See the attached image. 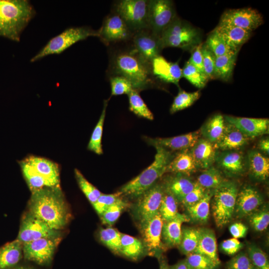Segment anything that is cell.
<instances>
[{"label": "cell", "mask_w": 269, "mask_h": 269, "mask_svg": "<svg viewBox=\"0 0 269 269\" xmlns=\"http://www.w3.org/2000/svg\"><path fill=\"white\" fill-rule=\"evenodd\" d=\"M29 212L44 222L51 228H64L70 213L59 186L44 187L32 192Z\"/></svg>", "instance_id": "obj_1"}, {"label": "cell", "mask_w": 269, "mask_h": 269, "mask_svg": "<svg viewBox=\"0 0 269 269\" xmlns=\"http://www.w3.org/2000/svg\"><path fill=\"white\" fill-rule=\"evenodd\" d=\"M36 14L27 0H0V36L19 42L21 34Z\"/></svg>", "instance_id": "obj_2"}, {"label": "cell", "mask_w": 269, "mask_h": 269, "mask_svg": "<svg viewBox=\"0 0 269 269\" xmlns=\"http://www.w3.org/2000/svg\"><path fill=\"white\" fill-rule=\"evenodd\" d=\"M156 152L153 162L139 174L120 189L122 195L138 197L155 184L165 173L174 156L171 151L159 146H154Z\"/></svg>", "instance_id": "obj_3"}, {"label": "cell", "mask_w": 269, "mask_h": 269, "mask_svg": "<svg viewBox=\"0 0 269 269\" xmlns=\"http://www.w3.org/2000/svg\"><path fill=\"white\" fill-rule=\"evenodd\" d=\"M113 66L115 75L127 78L134 89H144L152 82L151 64L145 61L135 49L117 54Z\"/></svg>", "instance_id": "obj_4"}, {"label": "cell", "mask_w": 269, "mask_h": 269, "mask_svg": "<svg viewBox=\"0 0 269 269\" xmlns=\"http://www.w3.org/2000/svg\"><path fill=\"white\" fill-rule=\"evenodd\" d=\"M162 48L177 47L191 51L202 42L200 30L177 16L160 36Z\"/></svg>", "instance_id": "obj_5"}, {"label": "cell", "mask_w": 269, "mask_h": 269, "mask_svg": "<svg viewBox=\"0 0 269 269\" xmlns=\"http://www.w3.org/2000/svg\"><path fill=\"white\" fill-rule=\"evenodd\" d=\"M238 191L236 184L228 181L214 190L212 211L217 227H223L232 219Z\"/></svg>", "instance_id": "obj_6"}, {"label": "cell", "mask_w": 269, "mask_h": 269, "mask_svg": "<svg viewBox=\"0 0 269 269\" xmlns=\"http://www.w3.org/2000/svg\"><path fill=\"white\" fill-rule=\"evenodd\" d=\"M90 36H99L98 31L89 27H72L51 39L30 60L34 62L52 54H59L80 40Z\"/></svg>", "instance_id": "obj_7"}, {"label": "cell", "mask_w": 269, "mask_h": 269, "mask_svg": "<svg viewBox=\"0 0 269 269\" xmlns=\"http://www.w3.org/2000/svg\"><path fill=\"white\" fill-rule=\"evenodd\" d=\"M116 12L133 33L149 28L148 0H120L116 5Z\"/></svg>", "instance_id": "obj_8"}, {"label": "cell", "mask_w": 269, "mask_h": 269, "mask_svg": "<svg viewBox=\"0 0 269 269\" xmlns=\"http://www.w3.org/2000/svg\"><path fill=\"white\" fill-rule=\"evenodd\" d=\"M164 193L163 185L155 184L138 197L133 214L140 228L159 212Z\"/></svg>", "instance_id": "obj_9"}, {"label": "cell", "mask_w": 269, "mask_h": 269, "mask_svg": "<svg viewBox=\"0 0 269 269\" xmlns=\"http://www.w3.org/2000/svg\"><path fill=\"white\" fill-rule=\"evenodd\" d=\"M148 29L159 37L177 16L173 2L170 0H148Z\"/></svg>", "instance_id": "obj_10"}, {"label": "cell", "mask_w": 269, "mask_h": 269, "mask_svg": "<svg viewBox=\"0 0 269 269\" xmlns=\"http://www.w3.org/2000/svg\"><path fill=\"white\" fill-rule=\"evenodd\" d=\"M60 232L30 212L23 217L17 240L22 244L41 238L59 239Z\"/></svg>", "instance_id": "obj_11"}, {"label": "cell", "mask_w": 269, "mask_h": 269, "mask_svg": "<svg viewBox=\"0 0 269 269\" xmlns=\"http://www.w3.org/2000/svg\"><path fill=\"white\" fill-rule=\"evenodd\" d=\"M264 22L263 17L257 10L252 8L230 9L222 15L219 24L237 27L252 32Z\"/></svg>", "instance_id": "obj_12"}, {"label": "cell", "mask_w": 269, "mask_h": 269, "mask_svg": "<svg viewBox=\"0 0 269 269\" xmlns=\"http://www.w3.org/2000/svg\"><path fill=\"white\" fill-rule=\"evenodd\" d=\"M59 239L44 238L22 244L24 259L40 266L49 265Z\"/></svg>", "instance_id": "obj_13"}, {"label": "cell", "mask_w": 269, "mask_h": 269, "mask_svg": "<svg viewBox=\"0 0 269 269\" xmlns=\"http://www.w3.org/2000/svg\"><path fill=\"white\" fill-rule=\"evenodd\" d=\"M133 42L136 51L150 64L154 58L160 55L163 49L160 38L153 34L148 28L135 32Z\"/></svg>", "instance_id": "obj_14"}, {"label": "cell", "mask_w": 269, "mask_h": 269, "mask_svg": "<svg viewBox=\"0 0 269 269\" xmlns=\"http://www.w3.org/2000/svg\"><path fill=\"white\" fill-rule=\"evenodd\" d=\"M98 31V37L106 43L128 39L133 33L116 12L108 16Z\"/></svg>", "instance_id": "obj_15"}, {"label": "cell", "mask_w": 269, "mask_h": 269, "mask_svg": "<svg viewBox=\"0 0 269 269\" xmlns=\"http://www.w3.org/2000/svg\"><path fill=\"white\" fill-rule=\"evenodd\" d=\"M263 203V198L260 193L251 186H246L238 191L234 216L238 218L248 217Z\"/></svg>", "instance_id": "obj_16"}, {"label": "cell", "mask_w": 269, "mask_h": 269, "mask_svg": "<svg viewBox=\"0 0 269 269\" xmlns=\"http://www.w3.org/2000/svg\"><path fill=\"white\" fill-rule=\"evenodd\" d=\"M163 224V221L158 212L140 228L148 251L153 253L158 258L161 257Z\"/></svg>", "instance_id": "obj_17"}, {"label": "cell", "mask_w": 269, "mask_h": 269, "mask_svg": "<svg viewBox=\"0 0 269 269\" xmlns=\"http://www.w3.org/2000/svg\"><path fill=\"white\" fill-rule=\"evenodd\" d=\"M224 119L249 138H254L269 132L268 119L225 116Z\"/></svg>", "instance_id": "obj_18"}, {"label": "cell", "mask_w": 269, "mask_h": 269, "mask_svg": "<svg viewBox=\"0 0 269 269\" xmlns=\"http://www.w3.org/2000/svg\"><path fill=\"white\" fill-rule=\"evenodd\" d=\"M152 74L166 83H173L179 87L181 78L182 69L177 62H171L159 55L154 58L151 63Z\"/></svg>", "instance_id": "obj_19"}, {"label": "cell", "mask_w": 269, "mask_h": 269, "mask_svg": "<svg viewBox=\"0 0 269 269\" xmlns=\"http://www.w3.org/2000/svg\"><path fill=\"white\" fill-rule=\"evenodd\" d=\"M200 131L166 138H145L146 141L153 146H159L172 150L191 148L200 138Z\"/></svg>", "instance_id": "obj_20"}, {"label": "cell", "mask_w": 269, "mask_h": 269, "mask_svg": "<svg viewBox=\"0 0 269 269\" xmlns=\"http://www.w3.org/2000/svg\"><path fill=\"white\" fill-rule=\"evenodd\" d=\"M216 149L214 143L204 138H199L189 150L197 168L205 169L215 162Z\"/></svg>", "instance_id": "obj_21"}, {"label": "cell", "mask_w": 269, "mask_h": 269, "mask_svg": "<svg viewBox=\"0 0 269 269\" xmlns=\"http://www.w3.org/2000/svg\"><path fill=\"white\" fill-rule=\"evenodd\" d=\"M214 30L234 51H239L241 46L251 37L252 33V32L237 27L221 24H219Z\"/></svg>", "instance_id": "obj_22"}, {"label": "cell", "mask_w": 269, "mask_h": 269, "mask_svg": "<svg viewBox=\"0 0 269 269\" xmlns=\"http://www.w3.org/2000/svg\"><path fill=\"white\" fill-rule=\"evenodd\" d=\"M215 161L219 167L230 175H238L245 170L244 157L237 151H224L217 155Z\"/></svg>", "instance_id": "obj_23"}, {"label": "cell", "mask_w": 269, "mask_h": 269, "mask_svg": "<svg viewBox=\"0 0 269 269\" xmlns=\"http://www.w3.org/2000/svg\"><path fill=\"white\" fill-rule=\"evenodd\" d=\"M225 128L221 138L214 144L217 149L224 151L235 150L247 144L250 138L233 125L225 122Z\"/></svg>", "instance_id": "obj_24"}, {"label": "cell", "mask_w": 269, "mask_h": 269, "mask_svg": "<svg viewBox=\"0 0 269 269\" xmlns=\"http://www.w3.org/2000/svg\"><path fill=\"white\" fill-rule=\"evenodd\" d=\"M190 221L187 215L178 213L173 219L163 222L162 239L167 247L179 246L182 237V224Z\"/></svg>", "instance_id": "obj_25"}, {"label": "cell", "mask_w": 269, "mask_h": 269, "mask_svg": "<svg viewBox=\"0 0 269 269\" xmlns=\"http://www.w3.org/2000/svg\"><path fill=\"white\" fill-rule=\"evenodd\" d=\"M194 253L204 255L220 265L216 239L213 230L205 228L199 229V240Z\"/></svg>", "instance_id": "obj_26"}, {"label": "cell", "mask_w": 269, "mask_h": 269, "mask_svg": "<svg viewBox=\"0 0 269 269\" xmlns=\"http://www.w3.org/2000/svg\"><path fill=\"white\" fill-rule=\"evenodd\" d=\"M195 183L187 176L176 174L167 180L163 187L165 192L171 194L181 203L185 196L193 189Z\"/></svg>", "instance_id": "obj_27"}, {"label": "cell", "mask_w": 269, "mask_h": 269, "mask_svg": "<svg viewBox=\"0 0 269 269\" xmlns=\"http://www.w3.org/2000/svg\"><path fill=\"white\" fill-rule=\"evenodd\" d=\"M24 161L54 185L59 186V173L57 164L48 159L34 156H29Z\"/></svg>", "instance_id": "obj_28"}, {"label": "cell", "mask_w": 269, "mask_h": 269, "mask_svg": "<svg viewBox=\"0 0 269 269\" xmlns=\"http://www.w3.org/2000/svg\"><path fill=\"white\" fill-rule=\"evenodd\" d=\"M197 168L189 149H187L181 150L173 157L167 167L166 172L189 176L195 172Z\"/></svg>", "instance_id": "obj_29"}, {"label": "cell", "mask_w": 269, "mask_h": 269, "mask_svg": "<svg viewBox=\"0 0 269 269\" xmlns=\"http://www.w3.org/2000/svg\"><path fill=\"white\" fill-rule=\"evenodd\" d=\"M23 244L17 239L0 248V269H10L20 261Z\"/></svg>", "instance_id": "obj_30"}, {"label": "cell", "mask_w": 269, "mask_h": 269, "mask_svg": "<svg viewBox=\"0 0 269 269\" xmlns=\"http://www.w3.org/2000/svg\"><path fill=\"white\" fill-rule=\"evenodd\" d=\"M248 163L252 175L257 180L264 181L269 176V159L257 150H251Z\"/></svg>", "instance_id": "obj_31"}, {"label": "cell", "mask_w": 269, "mask_h": 269, "mask_svg": "<svg viewBox=\"0 0 269 269\" xmlns=\"http://www.w3.org/2000/svg\"><path fill=\"white\" fill-rule=\"evenodd\" d=\"M214 190H206L203 197L195 204L186 207L190 220L198 223L207 222L210 216V206Z\"/></svg>", "instance_id": "obj_32"}, {"label": "cell", "mask_w": 269, "mask_h": 269, "mask_svg": "<svg viewBox=\"0 0 269 269\" xmlns=\"http://www.w3.org/2000/svg\"><path fill=\"white\" fill-rule=\"evenodd\" d=\"M239 52L232 51L215 57L214 78L226 82L231 80Z\"/></svg>", "instance_id": "obj_33"}, {"label": "cell", "mask_w": 269, "mask_h": 269, "mask_svg": "<svg viewBox=\"0 0 269 269\" xmlns=\"http://www.w3.org/2000/svg\"><path fill=\"white\" fill-rule=\"evenodd\" d=\"M225 121L221 114H217L210 118L200 131L205 139L212 143H216L221 138L225 128Z\"/></svg>", "instance_id": "obj_34"}, {"label": "cell", "mask_w": 269, "mask_h": 269, "mask_svg": "<svg viewBox=\"0 0 269 269\" xmlns=\"http://www.w3.org/2000/svg\"><path fill=\"white\" fill-rule=\"evenodd\" d=\"M144 250L143 244L139 240L121 234L120 254L131 260H136L143 255Z\"/></svg>", "instance_id": "obj_35"}, {"label": "cell", "mask_w": 269, "mask_h": 269, "mask_svg": "<svg viewBox=\"0 0 269 269\" xmlns=\"http://www.w3.org/2000/svg\"><path fill=\"white\" fill-rule=\"evenodd\" d=\"M227 180L217 168L211 166L205 169L197 177L196 182L206 190H215Z\"/></svg>", "instance_id": "obj_36"}, {"label": "cell", "mask_w": 269, "mask_h": 269, "mask_svg": "<svg viewBox=\"0 0 269 269\" xmlns=\"http://www.w3.org/2000/svg\"><path fill=\"white\" fill-rule=\"evenodd\" d=\"M20 166L31 192L44 187L57 186L38 173L31 166L24 161L21 162Z\"/></svg>", "instance_id": "obj_37"}, {"label": "cell", "mask_w": 269, "mask_h": 269, "mask_svg": "<svg viewBox=\"0 0 269 269\" xmlns=\"http://www.w3.org/2000/svg\"><path fill=\"white\" fill-rule=\"evenodd\" d=\"M108 101L109 99L104 101V107L101 116L93 131L88 145V149L97 154L103 153L102 138Z\"/></svg>", "instance_id": "obj_38"}, {"label": "cell", "mask_w": 269, "mask_h": 269, "mask_svg": "<svg viewBox=\"0 0 269 269\" xmlns=\"http://www.w3.org/2000/svg\"><path fill=\"white\" fill-rule=\"evenodd\" d=\"M130 110L138 117L149 120L153 119V115L139 94L138 90H133L128 94Z\"/></svg>", "instance_id": "obj_39"}, {"label": "cell", "mask_w": 269, "mask_h": 269, "mask_svg": "<svg viewBox=\"0 0 269 269\" xmlns=\"http://www.w3.org/2000/svg\"><path fill=\"white\" fill-rule=\"evenodd\" d=\"M199 229L185 228L182 230L179 248L181 252L188 255L195 251L199 240Z\"/></svg>", "instance_id": "obj_40"}, {"label": "cell", "mask_w": 269, "mask_h": 269, "mask_svg": "<svg viewBox=\"0 0 269 269\" xmlns=\"http://www.w3.org/2000/svg\"><path fill=\"white\" fill-rule=\"evenodd\" d=\"M121 234L117 229L112 227L101 228L99 237L100 241L115 253H120Z\"/></svg>", "instance_id": "obj_41"}, {"label": "cell", "mask_w": 269, "mask_h": 269, "mask_svg": "<svg viewBox=\"0 0 269 269\" xmlns=\"http://www.w3.org/2000/svg\"><path fill=\"white\" fill-rule=\"evenodd\" d=\"M200 96V91L187 92L180 90L171 105L170 109V113L173 114L188 108L199 98Z\"/></svg>", "instance_id": "obj_42"}, {"label": "cell", "mask_w": 269, "mask_h": 269, "mask_svg": "<svg viewBox=\"0 0 269 269\" xmlns=\"http://www.w3.org/2000/svg\"><path fill=\"white\" fill-rule=\"evenodd\" d=\"M178 202L173 196L164 191L159 209V213L163 222L173 219L179 213Z\"/></svg>", "instance_id": "obj_43"}, {"label": "cell", "mask_w": 269, "mask_h": 269, "mask_svg": "<svg viewBox=\"0 0 269 269\" xmlns=\"http://www.w3.org/2000/svg\"><path fill=\"white\" fill-rule=\"evenodd\" d=\"M182 77L199 89L204 88L208 80L203 72L198 70L188 61L182 69Z\"/></svg>", "instance_id": "obj_44"}, {"label": "cell", "mask_w": 269, "mask_h": 269, "mask_svg": "<svg viewBox=\"0 0 269 269\" xmlns=\"http://www.w3.org/2000/svg\"><path fill=\"white\" fill-rule=\"evenodd\" d=\"M204 44L215 57L234 51L225 43L214 30L208 35Z\"/></svg>", "instance_id": "obj_45"}, {"label": "cell", "mask_w": 269, "mask_h": 269, "mask_svg": "<svg viewBox=\"0 0 269 269\" xmlns=\"http://www.w3.org/2000/svg\"><path fill=\"white\" fill-rule=\"evenodd\" d=\"M249 217L250 224L257 232H263L269 224V211L268 206L259 208Z\"/></svg>", "instance_id": "obj_46"}, {"label": "cell", "mask_w": 269, "mask_h": 269, "mask_svg": "<svg viewBox=\"0 0 269 269\" xmlns=\"http://www.w3.org/2000/svg\"><path fill=\"white\" fill-rule=\"evenodd\" d=\"M185 260L190 269H217L219 266L207 257L196 253L187 255Z\"/></svg>", "instance_id": "obj_47"}, {"label": "cell", "mask_w": 269, "mask_h": 269, "mask_svg": "<svg viewBox=\"0 0 269 269\" xmlns=\"http://www.w3.org/2000/svg\"><path fill=\"white\" fill-rule=\"evenodd\" d=\"M75 177L82 191L90 202L93 204L102 194L97 188L90 183L80 172L75 169Z\"/></svg>", "instance_id": "obj_48"}, {"label": "cell", "mask_w": 269, "mask_h": 269, "mask_svg": "<svg viewBox=\"0 0 269 269\" xmlns=\"http://www.w3.org/2000/svg\"><path fill=\"white\" fill-rule=\"evenodd\" d=\"M247 254L256 269H269L268 257L260 248L250 244L247 247Z\"/></svg>", "instance_id": "obj_49"}, {"label": "cell", "mask_w": 269, "mask_h": 269, "mask_svg": "<svg viewBox=\"0 0 269 269\" xmlns=\"http://www.w3.org/2000/svg\"><path fill=\"white\" fill-rule=\"evenodd\" d=\"M128 204L123 199L110 206L100 216L104 224L112 226L119 218Z\"/></svg>", "instance_id": "obj_50"}, {"label": "cell", "mask_w": 269, "mask_h": 269, "mask_svg": "<svg viewBox=\"0 0 269 269\" xmlns=\"http://www.w3.org/2000/svg\"><path fill=\"white\" fill-rule=\"evenodd\" d=\"M112 96L128 94L134 89L132 83L124 76L114 75L110 79Z\"/></svg>", "instance_id": "obj_51"}, {"label": "cell", "mask_w": 269, "mask_h": 269, "mask_svg": "<svg viewBox=\"0 0 269 269\" xmlns=\"http://www.w3.org/2000/svg\"><path fill=\"white\" fill-rule=\"evenodd\" d=\"M122 193L119 191L114 194H102L96 202L92 204L94 208L100 216L107 208L122 199Z\"/></svg>", "instance_id": "obj_52"}, {"label": "cell", "mask_w": 269, "mask_h": 269, "mask_svg": "<svg viewBox=\"0 0 269 269\" xmlns=\"http://www.w3.org/2000/svg\"><path fill=\"white\" fill-rule=\"evenodd\" d=\"M225 269H256L247 253L241 252L226 264Z\"/></svg>", "instance_id": "obj_53"}, {"label": "cell", "mask_w": 269, "mask_h": 269, "mask_svg": "<svg viewBox=\"0 0 269 269\" xmlns=\"http://www.w3.org/2000/svg\"><path fill=\"white\" fill-rule=\"evenodd\" d=\"M201 51L203 59L204 73L208 79L214 78L215 56L207 48L205 44H202Z\"/></svg>", "instance_id": "obj_54"}, {"label": "cell", "mask_w": 269, "mask_h": 269, "mask_svg": "<svg viewBox=\"0 0 269 269\" xmlns=\"http://www.w3.org/2000/svg\"><path fill=\"white\" fill-rule=\"evenodd\" d=\"M206 191L196 182L193 189L185 196L181 203L185 208L192 206L203 197Z\"/></svg>", "instance_id": "obj_55"}, {"label": "cell", "mask_w": 269, "mask_h": 269, "mask_svg": "<svg viewBox=\"0 0 269 269\" xmlns=\"http://www.w3.org/2000/svg\"><path fill=\"white\" fill-rule=\"evenodd\" d=\"M243 246V244L238 239L234 238L223 241L220 245L222 251L229 255L236 254Z\"/></svg>", "instance_id": "obj_56"}, {"label": "cell", "mask_w": 269, "mask_h": 269, "mask_svg": "<svg viewBox=\"0 0 269 269\" xmlns=\"http://www.w3.org/2000/svg\"><path fill=\"white\" fill-rule=\"evenodd\" d=\"M202 44L201 43L196 46L191 51L192 53L188 61L198 70L204 73L202 55L201 51Z\"/></svg>", "instance_id": "obj_57"}, {"label": "cell", "mask_w": 269, "mask_h": 269, "mask_svg": "<svg viewBox=\"0 0 269 269\" xmlns=\"http://www.w3.org/2000/svg\"><path fill=\"white\" fill-rule=\"evenodd\" d=\"M229 231L233 238L236 239L245 237L248 232V228L241 223H235L229 227Z\"/></svg>", "instance_id": "obj_58"}, {"label": "cell", "mask_w": 269, "mask_h": 269, "mask_svg": "<svg viewBox=\"0 0 269 269\" xmlns=\"http://www.w3.org/2000/svg\"><path fill=\"white\" fill-rule=\"evenodd\" d=\"M259 147L267 154L269 152V139L268 138L261 139L259 143Z\"/></svg>", "instance_id": "obj_59"}, {"label": "cell", "mask_w": 269, "mask_h": 269, "mask_svg": "<svg viewBox=\"0 0 269 269\" xmlns=\"http://www.w3.org/2000/svg\"><path fill=\"white\" fill-rule=\"evenodd\" d=\"M168 269H190L187 265L185 260L179 261L176 264L171 266H169Z\"/></svg>", "instance_id": "obj_60"}, {"label": "cell", "mask_w": 269, "mask_h": 269, "mask_svg": "<svg viewBox=\"0 0 269 269\" xmlns=\"http://www.w3.org/2000/svg\"><path fill=\"white\" fill-rule=\"evenodd\" d=\"M159 269H168L169 266L167 261L164 258L160 257L159 258Z\"/></svg>", "instance_id": "obj_61"}, {"label": "cell", "mask_w": 269, "mask_h": 269, "mask_svg": "<svg viewBox=\"0 0 269 269\" xmlns=\"http://www.w3.org/2000/svg\"><path fill=\"white\" fill-rule=\"evenodd\" d=\"M10 269H34L32 268L27 267V266H15Z\"/></svg>", "instance_id": "obj_62"}]
</instances>
